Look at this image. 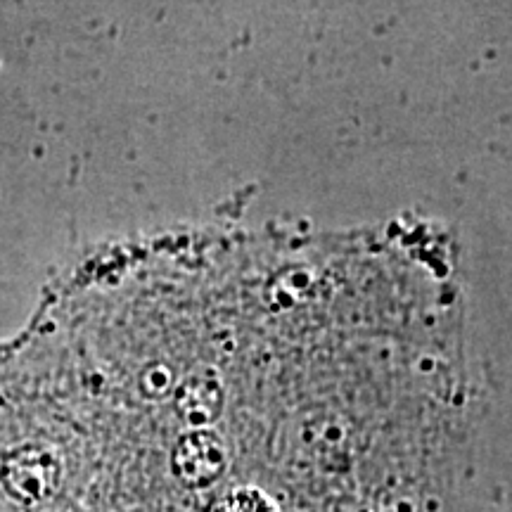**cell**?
I'll return each instance as SVG.
<instances>
[{
	"label": "cell",
	"mask_w": 512,
	"mask_h": 512,
	"mask_svg": "<svg viewBox=\"0 0 512 512\" xmlns=\"http://www.w3.org/2000/svg\"><path fill=\"white\" fill-rule=\"evenodd\" d=\"M3 484L17 501L36 503L57 484V463L48 451L27 446L8 456L3 465Z\"/></svg>",
	"instance_id": "1"
},
{
	"label": "cell",
	"mask_w": 512,
	"mask_h": 512,
	"mask_svg": "<svg viewBox=\"0 0 512 512\" xmlns=\"http://www.w3.org/2000/svg\"><path fill=\"white\" fill-rule=\"evenodd\" d=\"M174 470L188 486H207L226 470V448L219 434L197 430L185 434L174 451Z\"/></svg>",
	"instance_id": "2"
},
{
	"label": "cell",
	"mask_w": 512,
	"mask_h": 512,
	"mask_svg": "<svg viewBox=\"0 0 512 512\" xmlns=\"http://www.w3.org/2000/svg\"><path fill=\"white\" fill-rule=\"evenodd\" d=\"M216 392L214 384H188L181 392V413L188 422H204L216 415V406L209 401V396Z\"/></svg>",
	"instance_id": "3"
},
{
	"label": "cell",
	"mask_w": 512,
	"mask_h": 512,
	"mask_svg": "<svg viewBox=\"0 0 512 512\" xmlns=\"http://www.w3.org/2000/svg\"><path fill=\"white\" fill-rule=\"evenodd\" d=\"M209 512H280L271 498L256 489H240L235 494L223 496L211 505Z\"/></svg>",
	"instance_id": "4"
},
{
	"label": "cell",
	"mask_w": 512,
	"mask_h": 512,
	"mask_svg": "<svg viewBox=\"0 0 512 512\" xmlns=\"http://www.w3.org/2000/svg\"><path fill=\"white\" fill-rule=\"evenodd\" d=\"M152 373L145 375V382L152 380V384H147L145 392L147 394H164L166 387H169V373L164 368H150Z\"/></svg>",
	"instance_id": "5"
}]
</instances>
